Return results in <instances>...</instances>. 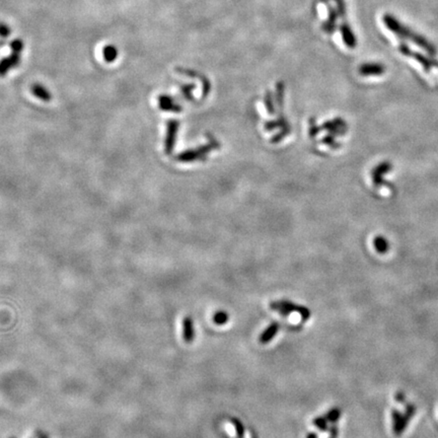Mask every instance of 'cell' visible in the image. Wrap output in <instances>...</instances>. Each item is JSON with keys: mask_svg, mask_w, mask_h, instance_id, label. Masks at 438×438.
I'll list each match as a JSON object with an SVG mask.
<instances>
[{"mask_svg": "<svg viewBox=\"0 0 438 438\" xmlns=\"http://www.w3.org/2000/svg\"><path fill=\"white\" fill-rule=\"evenodd\" d=\"M383 21H384L386 27L390 31H392L394 34L399 36L400 38H402L404 40H409V41L415 43L417 46L423 48L425 51H427L431 55L436 54L435 47L427 39L416 34L413 31H411L409 28L403 26V24H401L394 16L386 14L383 18Z\"/></svg>", "mask_w": 438, "mask_h": 438, "instance_id": "obj_1", "label": "cell"}, {"mask_svg": "<svg viewBox=\"0 0 438 438\" xmlns=\"http://www.w3.org/2000/svg\"><path fill=\"white\" fill-rule=\"evenodd\" d=\"M21 62V53L15 52L0 61V77H6L9 71L17 67Z\"/></svg>", "mask_w": 438, "mask_h": 438, "instance_id": "obj_2", "label": "cell"}, {"mask_svg": "<svg viewBox=\"0 0 438 438\" xmlns=\"http://www.w3.org/2000/svg\"><path fill=\"white\" fill-rule=\"evenodd\" d=\"M180 123L177 120H171L168 124V133L166 139V153L171 154L174 150V145L176 141V136L178 133Z\"/></svg>", "mask_w": 438, "mask_h": 438, "instance_id": "obj_3", "label": "cell"}, {"mask_svg": "<svg viewBox=\"0 0 438 438\" xmlns=\"http://www.w3.org/2000/svg\"><path fill=\"white\" fill-rule=\"evenodd\" d=\"M386 68L379 63H365L359 67V73L363 77H373L384 75Z\"/></svg>", "mask_w": 438, "mask_h": 438, "instance_id": "obj_4", "label": "cell"}, {"mask_svg": "<svg viewBox=\"0 0 438 438\" xmlns=\"http://www.w3.org/2000/svg\"><path fill=\"white\" fill-rule=\"evenodd\" d=\"M281 303V305L284 307V309L288 312V313H298V314H300L301 316H302V319H303V321H309L310 319H311V311L308 309V308H306V307H303V306H299V305H297V304H295V303H291V302H289V301H281L280 302Z\"/></svg>", "mask_w": 438, "mask_h": 438, "instance_id": "obj_5", "label": "cell"}, {"mask_svg": "<svg viewBox=\"0 0 438 438\" xmlns=\"http://www.w3.org/2000/svg\"><path fill=\"white\" fill-rule=\"evenodd\" d=\"M340 31H341V35L343 38L344 43L346 44L347 47L349 48H355L357 45V41H356V37L353 34L350 26L347 23H343L340 27Z\"/></svg>", "mask_w": 438, "mask_h": 438, "instance_id": "obj_6", "label": "cell"}, {"mask_svg": "<svg viewBox=\"0 0 438 438\" xmlns=\"http://www.w3.org/2000/svg\"><path fill=\"white\" fill-rule=\"evenodd\" d=\"M280 329V325L276 322L272 323L268 328H266L264 330V332L261 334V336L259 337V342L261 344H268L278 333Z\"/></svg>", "mask_w": 438, "mask_h": 438, "instance_id": "obj_7", "label": "cell"}, {"mask_svg": "<svg viewBox=\"0 0 438 438\" xmlns=\"http://www.w3.org/2000/svg\"><path fill=\"white\" fill-rule=\"evenodd\" d=\"M183 337L186 343H192L195 337L194 323L191 317H186L183 321Z\"/></svg>", "mask_w": 438, "mask_h": 438, "instance_id": "obj_8", "label": "cell"}, {"mask_svg": "<svg viewBox=\"0 0 438 438\" xmlns=\"http://www.w3.org/2000/svg\"><path fill=\"white\" fill-rule=\"evenodd\" d=\"M328 11H329V18L326 23L323 24V30L327 32L328 34H332L336 29V21L338 18V13L334 8H332L330 5L327 4Z\"/></svg>", "mask_w": 438, "mask_h": 438, "instance_id": "obj_9", "label": "cell"}, {"mask_svg": "<svg viewBox=\"0 0 438 438\" xmlns=\"http://www.w3.org/2000/svg\"><path fill=\"white\" fill-rule=\"evenodd\" d=\"M159 106L164 111H171V112H179L181 111V107L178 106L174 100L166 95L160 96L159 98Z\"/></svg>", "mask_w": 438, "mask_h": 438, "instance_id": "obj_10", "label": "cell"}, {"mask_svg": "<svg viewBox=\"0 0 438 438\" xmlns=\"http://www.w3.org/2000/svg\"><path fill=\"white\" fill-rule=\"evenodd\" d=\"M32 93L35 97H37L39 100L43 102H49L52 99L51 93L42 85L36 84L32 87Z\"/></svg>", "mask_w": 438, "mask_h": 438, "instance_id": "obj_11", "label": "cell"}, {"mask_svg": "<svg viewBox=\"0 0 438 438\" xmlns=\"http://www.w3.org/2000/svg\"><path fill=\"white\" fill-rule=\"evenodd\" d=\"M103 57L106 62H114L118 57V49L114 45H107L103 49Z\"/></svg>", "mask_w": 438, "mask_h": 438, "instance_id": "obj_12", "label": "cell"}, {"mask_svg": "<svg viewBox=\"0 0 438 438\" xmlns=\"http://www.w3.org/2000/svg\"><path fill=\"white\" fill-rule=\"evenodd\" d=\"M229 320H230L229 314L224 312V311H219V312L215 313L213 316V322L218 326H223V325L227 324L229 322Z\"/></svg>", "mask_w": 438, "mask_h": 438, "instance_id": "obj_13", "label": "cell"}, {"mask_svg": "<svg viewBox=\"0 0 438 438\" xmlns=\"http://www.w3.org/2000/svg\"><path fill=\"white\" fill-rule=\"evenodd\" d=\"M232 423H233V425L235 427V430H236L238 438H245V426L241 422V420L238 419V418H233L232 419Z\"/></svg>", "mask_w": 438, "mask_h": 438, "instance_id": "obj_14", "label": "cell"}, {"mask_svg": "<svg viewBox=\"0 0 438 438\" xmlns=\"http://www.w3.org/2000/svg\"><path fill=\"white\" fill-rule=\"evenodd\" d=\"M340 416H341V410L339 408H333L325 415V418L327 419V421L335 423L340 418Z\"/></svg>", "mask_w": 438, "mask_h": 438, "instance_id": "obj_15", "label": "cell"}, {"mask_svg": "<svg viewBox=\"0 0 438 438\" xmlns=\"http://www.w3.org/2000/svg\"><path fill=\"white\" fill-rule=\"evenodd\" d=\"M270 308H271V310H273V311L279 313V314H280L281 316H283V317H287V316H289V314H290V313H288V312L284 309V307L281 305L280 302H272V303L270 304Z\"/></svg>", "mask_w": 438, "mask_h": 438, "instance_id": "obj_16", "label": "cell"}, {"mask_svg": "<svg viewBox=\"0 0 438 438\" xmlns=\"http://www.w3.org/2000/svg\"><path fill=\"white\" fill-rule=\"evenodd\" d=\"M313 424L315 425V426H317L321 431H328V421H327V419L325 418V416H323V417H318V418H316V419H314V421H313Z\"/></svg>", "mask_w": 438, "mask_h": 438, "instance_id": "obj_17", "label": "cell"}, {"mask_svg": "<svg viewBox=\"0 0 438 438\" xmlns=\"http://www.w3.org/2000/svg\"><path fill=\"white\" fill-rule=\"evenodd\" d=\"M24 47H25V44H24V42H23L22 39H16V40H14V41L11 43V48H12V50L15 51V52H20V53H22Z\"/></svg>", "mask_w": 438, "mask_h": 438, "instance_id": "obj_18", "label": "cell"}, {"mask_svg": "<svg viewBox=\"0 0 438 438\" xmlns=\"http://www.w3.org/2000/svg\"><path fill=\"white\" fill-rule=\"evenodd\" d=\"M337 13L340 18H345L346 16V5L343 0L337 2Z\"/></svg>", "mask_w": 438, "mask_h": 438, "instance_id": "obj_19", "label": "cell"}, {"mask_svg": "<svg viewBox=\"0 0 438 438\" xmlns=\"http://www.w3.org/2000/svg\"><path fill=\"white\" fill-rule=\"evenodd\" d=\"M11 33H12V30H11V28L7 24L0 23V37L7 38V37H9L11 35Z\"/></svg>", "mask_w": 438, "mask_h": 438, "instance_id": "obj_20", "label": "cell"}, {"mask_svg": "<svg viewBox=\"0 0 438 438\" xmlns=\"http://www.w3.org/2000/svg\"><path fill=\"white\" fill-rule=\"evenodd\" d=\"M384 244H386V243L384 242L383 239L382 240H378L376 242V248L379 251V253H385V251L387 250V245H384Z\"/></svg>", "mask_w": 438, "mask_h": 438, "instance_id": "obj_21", "label": "cell"}, {"mask_svg": "<svg viewBox=\"0 0 438 438\" xmlns=\"http://www.w3.org/2000/svg\"><path fill=\"white\" fill-rule=\"evenodd\" d=\"M329 431H330V437L329 438H337V436H338V428H337V426L333 425L330 428Z\"/></svg>", "mask_w": 438, "mask_h": 438, "instance_id": "obj_22", "label": "cell"}, {"mask_svg": "<svg viewBox=\"0 0 438 438\" xmlns=\"http://www.w3.org/2000/svg\"><path fill=\"white\" fill-rule=\"evenodd\" d=\"M307 438H318V434L315 433V432H311V433L308 434Z\"/></svg>", "mask_w": 438, "mask_h": 438, "instance_id": "obj_23", "label": "cell"}, {"mask_svg": "<svg viewBox=\"0 0 438 438\" xmlns=\"http://www.w3.org/2000/svg\"><path fill=\"white\" fill-rule=\"evenodd\" d=\"M39 438H48V437H47V435H46V434H44V433H40V436H39Z\"/></svg>", "mask_w": 438, "mask_h": 438, "instance_id": "obj_24", "label": "cell"}, {"mask_svg": "<svg viewBox=\"0 0 438 438\" xmlns=\"http://www.w3.org/2000/svg\"><path fill=\"white\" fill-rule=\"evenodd\" d=\"M251 438H258V437H257V435H256V434H254V433H253V434H252V437H251Z\"/></svg>", "mask_w": 438, "mask_h": 438, "instance_id": "obj_25", "label": "cell"}, {"mask_svg": "<svg viewBox=\"0 0 438 438\" xmlns=\"http://www.w3.org/2000/svg\"><path fill=\"white\" fill-rule=\"evenodd\" d=\"M335 2H339V0H335Z\"/></svg>", "mask_w": 438, "mask_h": 438, "instance_id": "obj_26", "label": "cell"}, {"mask_svg": "<svg viewBox=\"0 0 438 438\" xmlns=\"http://www.w3.org/2000/svg\"><path fill=\"white\" fill-rule=\"evenodd\" d=\"M12 438H14V437H12Z\"/></svg>", "mask_w": 438, "mask_h": 438, "instance_id": "obj_27", "label": "cell"}]
</instances>
